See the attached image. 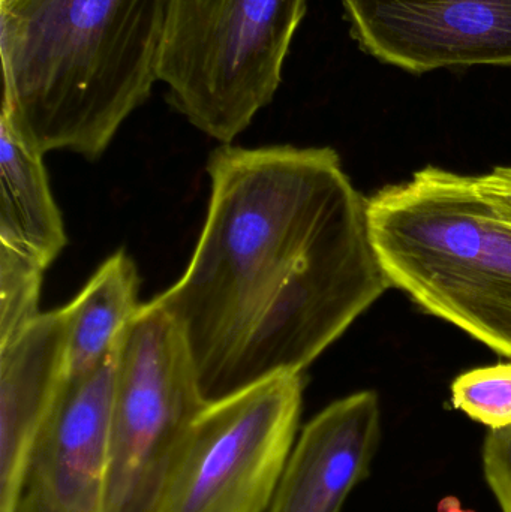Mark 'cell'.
Returning <instances> with one entry per match:
<instances>
[{"instance_id":"cell-1","label":"cell","mask_w":511,"mask_h":512,"mask_svg":"<svg viewBox=\"0 0 511 512\" xmlns=\"http://www.w3.org/2000/svg\"><path fill=\"white\" fill-rule=\"evenodd\" d=\"M183 276L153 298L179 325L207 403L303 375L393 288L368 198L330 147L222 144Z\"/></svg>"},{"instance_id":"cell-2","label":"cell","mask_w":511,"mask_h":512,"mask_svg":"<svg viewBox=\"0 0 511 512\" xmlns=\"http://www.w3.org/2000/svg\"><path fill=\"white\" fill-rule=\"evenodd\" d=\"M173 0H0V117L96 161L159 81Z\"/></svg>"},{"instance_id":"cell-3","label":"cell","mask_w":511,"mask_h":512,"mask_svg":"<svg viewBox=\"0 0 511 512\" xmlns=\"http://www.w3.org/2000/svg\"><path fill=\"white\" fill-rule=\"evenodd\" d=\"M368 218L393 288L511 360V225L474 176L422 168L368 198Z\"/></svg>"},{"instance_id":"cell-4","label":"cell","mask_w":511,"mask_h":512,"mask_svg":"<svg viewBox=\"0 0 511 512\" xmlns=\"http://www.w3.org/2000/svg\"><path fill=\"white\" fill-rule=\"evenodd\" d=\"M308 0H173L159 81L198 131L233 143L270 104Z\"/></svg>"},{"instance_id":"cell-5","label":"cell","mask_w":511,"mask_h":512,"mask_svg":"<svg viewBox=\"0 0 511 512\" xmlns=\"http://www.w3.org/2000/svg\"><path fill=\"white\" fill-rule=\"evenodd\" d=\"M209 403L185 337L155 300L116 345L105 512H155L186 432Z\"/></svg>"},{"instance_id":"cell-6","label":"cell","mask_w":511,"mask_h":512,"mask_svg":"<svg viewBox=\"0 0 511 512\" xmlns=\"http://www.w3.org/2000/svg\"><path fill=\"white\" fill-rule=\"evenodd\" d=\"M303 375L209 403L177 448L155 512H267L296 444Z\"/></svg>"},{"instance_id":"cell-7","label":"cell","mask_w":511,"mask_h":512,"mask_svg":"<svg viewBox=\"0 0 511 512\" xmlns=\"http://www.w3.org/2000/svg\"><path fill=\"white\" fill-rule=\"evenodd\" d=\"M360 50L410 74L511 66V0H342Z\"/></svg>"},{"instance_id":"cell-8","label":"cell","mask_w":511,"mask_h":512,"mask_svg":"<svg viewBox=\"0 0 511 512\" xmlns=\"http://www.w3.org/2000/svg\"><path fill=\"white\" fill-rule=\"evenodd\" d=\"M113 355L66 375L33 441L15 512H105Z\"/></svg>"},{"instance_id":"cell-9","label":"cell","mask_w":511,"mask_h":512,"mask_svg":"<svg viewBox=\"0 0 511 512\" xmlns=\"http://www.w3.org/2000/svg\"><path fill=\"white\" fill-rule=\"evenodd\" d=\"M381 439L374 391L336 400L306 424L267 512H341L366 480Z\"/></svg>"},{"instance_id":"cell-10","label":"cell","mask_w":511,"mask_h":512,"mask_svg":"<svg viewBox=\"0 0 511 512\" xmlns=\"http://www.w3.org/2000/svg\"><path fill=\"white\" fill-rule=\"evenodd\" d=\"M65 309L39 313L0 343V512H15L39 427L66 376Z\"/></svg>"},{"instance_id":"cell-11","label":"cell","mask_w":511,"mask_h":512,"mask_svg":"<svg viewBox=\"0 0 511 512\" xmlns=\"http://www.w3.org/2000/svg\"><path fill=\"white\" fill-rule=\"evenodd\" d=\"M42 158L0 117V243L48 268L68 239Z\"/></svg>"},{"instance_id":"cell-12","label":"cell","mask_w":511,"mask_h":512,"mask_svg":"<svg viewBox=\"0 0 511 512\" xmlns=\"http://www.w3.org/2000/svg\"><path fill=\"white\" fill-rule=\"evenodd\" d=\"M138 291L137 265L125 251H119L63 307L69 327L66 375L90 372L113 355L120 334L140 310Z\"/></svg>"},{"instance_id":"cell-13","label":"cell","mask_w":511,"mask_h":512,"mask_svg":"<svg viewBox=\"0 0 511 512\" xmlns=\"http://www.w3.org/2000/svg\"><path fill=\"white\" fill-rule=\"evenodd\" d=\"M45 270L38 259L0 243V343L8 342L41 313Z\"/></svg>"},{"instance_id":"cell-14","label":"cell","mask_w":511,"mask_h":512,"mask_svg":"<svg viewBox=\"0 0 511 512\" xmlns=\"http://www.w3.org/2000/svg\"><path fill=\"white\" fill-rule=\"evenodd\" d=\"M455 408L491 430L511 426V364L470 370L452 385Z\"/></svg>"},{"instance_id":"cell-15","label":"cell","mask_w":511,"mask_h":512,"mask_svg":"<svg viewBox=\"0 0 511 512\" xmlns=\"http://www.w3.org/2000/svg\"><path fill=\"white\" fill-rule=\"evenodd\" d=\"M482 457L486 483L501 512H511V426L488 433Z\"/></svg>"},{"instance_id":"cell-16","label":"cell","mask_w":511,"mask_h":512,"mask_svg":"<svg viewBox=\"0 0 511 512\" xmlns=\"http://www.w3.org/2000/svg\"><path fill=\"white\" fill-rule=\"evenodd\" d=\"M477 191L503 221L511 225V167H497L474 176Z\"/></svg>"}]
</instances>
